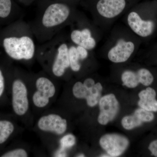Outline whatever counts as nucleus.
Masks as SVG:
<instances>
[{
	"instance_id": "1",
	"label": "nucleus",
	"mask_w": 157,
	"mask_h": 157,
	"mask_svg": "<svg viewBox=\"0 0 157 157\" xmlns=\"http://www.w3.org/2000/svg\"><path fill=\"white\" fill-rule=\"evenodd\" d=\"M70 7L64 3L51 4L39 14L37 19V29L42 35L40 37H50L66 24L72 17Z\"/></svg>"
},
{
	"instance_id": "2",
	"label": "nucleus",
	"mask_w": 157,
	"mask_h": 157,
	"mask_svg": "<svg viewBox=\"0 0 157 157\" xmlns=\"http://www.w3.org/2000/svg\"><path fill=\"white\" fill-rule=\"evenodd\" d=\"M3 46L6 53L17 60H29L36 53V45L33 39L25 33L19 36L7 37L3 40Z\"/></svg>"
},
{
	"instance_id": "3",
	"label": "nucleus",
	"mask_w": 157,
	"mask_h": 157,
	"mask_svg": "<svg viewBox=\"0 0 157 157\" xmlns=\"http://www.w3.org/2000/svg\"><path fill=\"white\" fill-rule=\"evenodd\" d=\"M103 86L100 82L95 83L92 78H86L83 82L78 81L73 86V95L78 99H85L91 107L96 106L99 102Z\"/></svg>"
},
{
	"instance_id": "4",
	"label": "nucleus",
	"mask_w": 157,
	"mask_h": 157,
	"mask_svg": "<svg viewBox=\"0 0 157 157\" xmlns=\"http://www.w3.org/2000/svg\"><path fill=\"white\" fill-rule=\"evenodd\" d=\"M136 46L133 39L122 37L108 50L107 57L109 61L115 63H124L135 52Z\"/></svg>"
},
{
	"instance_id": "5",
	"label": "nucleus",
	"mask_w": 157,
	"mask_h": 157,
	"mask_svg": "<svg viewBox=\"0 0 157 157\" xmlns=\"http://www.w3.org/2000/svg\"><path fill=\"white\" fill-rule=\"evenodd\" d=\"M36 86L37 90L33 97L34 105L39 108L46 107L55 94V86L49 78L44 76L37 78Z\"/></svg>"
},
{
	"instance_id": "6",
	"label": "nucleus",
	"mask_w": 157,
	"mask_h": 157,
	"mask_svg": "<svg viewBox=\"0 0 157 157\" xmlns=\"http://www.w3.org/2000/svg\"><path fill=\"white\" fill-rule=\"evenodd\" d=\"M100 145L110 157H118L125 151L129 145L126 137L117 134H107L101 137Z\"/></svg>"
},
{
	"instance_id": "7",
	"label": "nucleus",
	"mask_w": 157,
	"mask_h": 157,
	"mask_svg": "<svg viewBox=\"0 0 157 157\" xmlns=\"http://www.w3.org/2000/svg\"><path fill=\"white\" fill-rule=\"evenodd\" d=\"M126 6V0H99L96 5V11L101 18L112 20L121 14Z\"/></svg>"
},
{
	"instance_id": "8",
	"label": "nucleus",
	"mask_w": 157,
	"mask_h": 157,
	"mask_svg": "<svg viewBox=\"0 0 157 157\" xmlns=\"http://www.w3.org/2000/svg\"><path fill=\"white\" fill-rule=\"evenodd\" d=\"M99 107L100 112L98 121L101 124L105 125L115 118L119 111V104L115 96L109 94L100 99Z\"/></svg>"
},
{
	"instance_id": "9",
	"label": "nucleus",
	"mask_w": 157,
	"mask_h": 157,
	"mask_svg": "<svg viewBox=\"0 0 157 157\" xmlns=\"http://www.w3.org/2000/svg\"><path fill=\"white\" fill-rule=\"evenodd\" d=\"M69 48L67 43L65 42L57 43L53 47L55 57L52 70L56 77H61L65 74L66 70L70 67Z\"/></svg>"
},
{
	"instance_id": "10",
	"label": "nucleus",
	"mask_w": 157,
	"mask_h": 157,
	"mask_svg": "<svg viewBox=\"0 0 157 157\" xmlns=\"http://www.w3.org/2000/svg\"><path fill=\"white\" fill-rule=\"evenodd\" d=\"M12 106L17 115H24L29 109L28 91L24 82L16 79L12 85Z\"/></svg>"
},
{
	"instance_id": "11",
	"label": "nucleus",
	"mask_w": 157,
	"mask_h": 157,
	"mask_svg": "<svg viewBox=\"0 0 157 157\" xmlns=\"http://www.w3.org/2000/svg\"><path fill=\"white\" fill-rule=\"evenodd\" d=\"M126 21L131 31L140 37H148L154 30L155 23L153 21L143 19L136 11H131L127 14Z\"/></svg>"
},
{
	"instance_id": "12",
	"label": "nucleus",
	"mask_w": 157,
	"mask_h": 157,
	"mask_svg": "<svg viewBox=\"0 0 157 157\" xmlns=\"http://www.w3.org/2000/svg\"><path fill=\"white\" fill-rule=\"evenodd\" d=\"M123 84L129 88L137 87L139 83L148 86L152 83L154 77L151 73L145 68H141L137 72L128 70L121 75Z\"/></svg>"
},
{
	"instance_id": "13",
	"label": "nucleus",
	"mask_w": 157,
	"mask_h": 157,
	"mask_svg": "<svg viewBox=\"0 0 157 157\" xmlns=\"http://www.w3.org/2000/svg\"><path fill=\"white\" fill-rule=\"evenodd\" d=\"M38 126L42 131L54 132L61 135L67 131V123L66 119L58 114H50L40 118Z\"/></svg>"
},
{
	"instance_id": "14",
	"label": "nucleus",
	"mask_w": 157,
	"mask_h": 157,
	"mask_svg": "<svg viewBox=\"0 0 157 157\" xmlns=\"http://www.w3.org/2000/svg\"><path fill=\"white\" fill-rule=\"evenodd\" d=\"M70 38L73 44L82 46L88 51L93 50L97 45L92 32L88 27L73 29L70 33Z\"/></svg>"
},
{
	"instance_id": "15",
	"label": "nucleus",
	"mask_w": 157,
	"mask_h": 157,
	"mask_svg": "<svg viewBox=\"0 0 157 157\" xmlns=\"http://www.w3.org/2000/svg\"><path fill=\"white\" fill-rule=\"evenodd\" d=\"M155 116L153 113L140 108L135 110L132 115L124 117L121 121L124 128L132 130L140 126L144 122H149L153 120Z\"/></svg>"
},
{
	"instance_id": "16",
	"label": "nucleus",
	"mask_w": 157,
	"mask_h": 157,
	"mask_svg": "<svg viewBox=\"0 0 157 157\" xmlns=\"http://www.w3.org/2000/svg\"><path fill=\"white\" fill-rule=\"evenodd\" d=\"M69 54L70 68L74 72H78L81 69L80 62L88 57L89 51L74 44L69 46Z\"/></svg>"
},
{
	"instance_id": "17",
	"label": "nucleus",
	"mask_w": 157,
	"mask_h": 157,
	"mask_svg": "<svg viewBox=\"0 0 157 157\" xmlns=\"http://www.w3.org/2000/svg\"><path fill=\"white\" fill-rule=\"evenodd\" d=\"M138 104L140 108L151 111L157 112V101L155 91L151 87L141 91L139 93Z\"/></svg>"
},
{
	"instance_id": "18",
	"label": "nucleus",
	"mask_w": 157,
	"mask_h": 157,
	"mask_svg": "<svg viewBox=\"0 0 157 157\" xmlns=\"http://www.w3.org/2000/svg\"><path fill=\"white\" fill-rule=\"evenodd\" d=\"M14 126L11 122L0 121V144L5 142L13 133Z\"/></svg>"
},
{
	"instance_id": "19",
	"label": "nucleus",
	"mask_w": 157,
	"mask_h": 157,
	"mask_svg": "<svg viewBox=\"0 0 157 157\" xmlns=\"http://www.w3.org/2000/svg\"><path fill=\"white\" fill-rule=\"evenodd\" d=\"M11 0H0V17H8L11 13Z\"/></svg>"
},
{
	"instance_id": "20",
	"label": "nucleus",
	"mask_w": 157,
	"mask_h": 157,
	"mask_svg": "<svg viewBox=\"0 0 157 157\" xmlns=\"http://www.w3.org/2000/svg\"><path fill=\"white\" fill-rule=\"evenodd\" d=\"M27 152L23 149H17L8 152L2 156L3 157H27Z\"/></svg>"
},
{
	"instance_id": "21",
	"label": "nucleus",
	"mask_w": 157,
	"mask_h": 157,
	"mask_svg": "<svg viewBox=\"0 0 157 157\" xmlns=\"http://www.w3.org/2000/svg\"><path fill=\"white\" fill-rule=\"evenodd\" d=\"M75 137L73 135L70 134L66 135L61 140L62 148L73 146L75 144Z\"/></svg>"
},
{
	"instance_id": "22",
	"label": "nucleus",
	"mask_w": 157,
	"mask_h": 157,
	"mask_svg": "<svg viewBox=\"0 0 157 157\" xmlns=\"http://www.w3.org/2000/svg\"><path fill=\"white\" fill-rule=\"evenodd\" d=\"M148 149L151 152L152 155L157 157V140H154L150 143Z\"/></svg>"
},
{
	"instance_id": "23",
	"label": "nucleus",
	"mask_w": 157,
	"mask_h": 157,
	"mask_svg": "<svg viewBox=\"0 0 157 157\" xmlns=\"http://www.w3.org/2000/svg\"><path fill=\"white\" fill-rule=\"evenodd\" d=\"M5 87V82L2 73L0 70V97L2 94Z\"/></svg>"
},
{
	"instance_id": "24",
	"label": "nucleus",
	"mask_w": 157,
	"mask_h": 157,
	"mask_svg": "<svg viewBox=\"0 0 157 157\" xmlns=\"http://www.w3.org/2000/svg\"><path fill=\"white\" fill-rule=\"evenodd\" d=\"M84 155H79V156H78V157H84Z\"/></svg>"
}]
</instances>
